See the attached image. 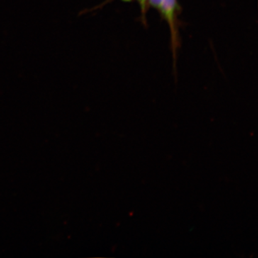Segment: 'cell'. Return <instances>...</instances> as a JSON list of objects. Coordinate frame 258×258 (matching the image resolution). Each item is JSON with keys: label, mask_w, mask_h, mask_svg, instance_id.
I'll return each instance as SVG.
<instances>
[{"label": "cell", "mask_w": 258, "mask_h": 258, "mask_svg": "<svg viewBox=\"0 0 258 258\" xmlns=\"http://www.w3.org/2000/svg\"><path fill=\"white\" fill-rule=\"evenodd\" d=\"M148 3L160 12L161 15L165 18L172 35L173 43L176 41V13L178 9L177 0H148Z\"/></svg>", "instance_id": "cell-1"}, {"label": "cell", "mask_w": 258, "mask_h": 258, "mask_svg": "<svg viewBox=\"0 0 258 258\" xmlns=\"http://www.w3.org/2000/svg\"><path fill=\"white\" fill-rule=\"evenodd\" d=\"M122 1L130 2L133 1V0H122ZM137 1L139 2V5H140L141 8H142V11L145 12L146 8H147L148 0H137Z\"/></svg>", "instance_id": "cell-2"}]
</instances>
